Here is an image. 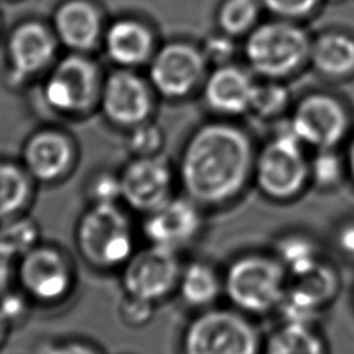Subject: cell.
I'll return each instance as SVG.
<instances>
[{
    "label": "cell",
    "instance_id": "cell-1",
    "mask_svg": "<svg viewBox=\"0 0 354 354\" xmlns=\"http://www.w3.org/2000/svg\"><path fill=\"white\" fill-rule=\"evenodd\" d=\"M257 145L231 119L196 126L184 141L176 165L181 194L203 210L234 205L253 185Z\"/></svg>",
    "mask_w": 354,
    "mask_h": 354
},
{
    "label": "cell",
    "instance_id": "cell-2",
    "mask_svg": "<svg viewBox=\"0 0 354 354\" xmlns=\"http://www.w3.org/2000/svg\"><path fill=\"white\" fill-rule=\"evenodd\" d=\"M288 281L286 270L271 250L239 253L223 270L224 297L228 304L253 318L275 314Z\"/></svg>",
    "mask_w": 354,
    "mask_h": 354
},
{
    "label": "cell",
    "instance_id": "cell-3",
    "mask_svg": "<svg viewBox=\"0 0 354 354\" xmlns=\"http://www.w3.org/2000/svg\"><path fill=\"white\" fill-rule=\"evenodd\" d=\"M253 185L274 203H290L310 188V149L288 123L257 147Z\"/></svg>",
    "mask_w": 354,
    "mask_h": 354
},
{
    "label": "cell",
    "instance_id": "cell-4",
    "mask_svg": "<svg viewBox=\"0 0 354 354\" xmlns=\"http://www.w3.org/2000/svg\"><path fill=\"white\" fill-rule=\"evenodd\" d=\"M264 336L256 318L231 307L195 311L180 337L181 354H261Z\"/></svg>",
    "mask_w": 354,
    "mask_h": 354
},
{
    "label": "cell",
    "instance_id": "cell-5",
    "mask_svg": "<svg viewBox=\"0 0 354 354\" xmlns=\"http://www.w3.org/2000/svg\"><path fill=\"white\" fill-rule=\"evenodd\" d=\"M310 47L311 37L299 22L274 17L245 36L243 55L253 75L283 80L308 62Z\"/></svg>",
    "mask_w": 354,
    "mask_h": 354
},
{
    "label": "cell",
    "instance_id": "cell-6",
    "mask_svg": "<svg viewBox=\"0 0 354 354\" xmlns=\"http://www.w3.org/2000/svg\"><path fill=\"white\" fill-rule=\"evenodd\" d=\"M76 248L84 261L97 270L122 268L133 256V224L119 203L90 205L75 231Z\"/></svg>",
    "mask_w": 354,
    "mask_h": 354
},
{
    "label": "cell",
    "instance_id": "cell-7",
    "mask_svg": "<svg viewBox=\"0 0 354 354\" xmlns=\"http://www.w3.org/2000/svg\"><path fill=\"white\" fill-rule=\"evenodd\" d=\"M286 123L310 151L340 148L351 137L353 129L346 104L324 91L306 94L295 102Z\"/></svg>",
    "mask_w": 354,
    "mask_h": 354
},
{
    "label": "cell",
    "instance_id": "cell-8",
    "mask_svg": "<svg viewBox=\"0 0 354 354\" xmlns=\"http://www.w3.org/2000/svg\"><path fill=\"white\" fill-rule=\"evenodd\" d=\"M19 289L32 301L55 304L66 299L75 286V266L61 248L39 243L17 260Z\"/></svg>",
    "mask_w": 354,
    "mask_h": 354
},
{
    "label": "cell",
    "instance_id": "cell-9",
    "mask_svg": "<svg viewBox=\"0 0 354 354\" xmlns=\"http://www.w3.org/2000/svg\"><path fill=\"white\" fill-rule=\"evenodd\" d=\"M207 66L199 46L187 40H171L151 57L149 84L160 97L180 101L202 87Z\"/></svg>",
    "mask_w": 354,
    "mask_h": 354
},
{
    "label": "cell",
    "instance_id": "cell-10",
    "mask_svg": "<svg viewBox=\"0 0 354 354\" xmlns=\"http://www.w3.org/2000/svg\"><path fill=\"white\" fill-rule=\"evenodd\" d=\"M184 261L180 252L147 243L122 267L124 295L158 304L176 295Z\"/></svg>",
    "mask_w": 354,
    "mask_h": 354
},
{
    "label": "cell",
    "instance_id": "cell-11",
    "mask_svg": "<svg viewBox=\"0 0 354 354\" xmlns=\"http://www.w3.org/2000/svg\"><path fill=\"white\" fill-rule=\"evenodd\" d=\"M122 202L142 216L176 195V167L160 153L131 158L119 173Z\"/></svg>",
    "mask_w": 354,
    "mask_h": 354
},
{
    "label": "cell",
    "instance_id": "cell-12",
    "mask_svg": "<svg viewBox=\"0 0 354 354\" xmlns=\"http://www.w3.org/2000/svg\"><path fill=\"white\" fill-rule=\"evenodd\" d=\"M205 214L198 203L184 194L171 196L158 209L142 216L141 232L147 243L180 252L199 238Z\"/></svg>",
    "mask_w": 354,
    "mask_h": 354
},
{
    "label": "cell",
    "instance_id": "cell-13",
    "mask_svg": "<svg viewBox=\"0 0 354 354\" xmlns=\"http://www.w3.org/2000/svg\"><path fill=\"white\" fill-rule=\"evenodd\" d=\"M95 65L82 53L62 58L44 83L47 105L62 113H79L90 108L97 94Z\"/></svg>",
    "mask_w": 354,
    "mask_h": 354
},
{
    "label": "cell",
    "instance_id": "cell-14",
    "mask_svg": "<svg viewBox=\"0 0 354 354\" xmlns=\"http://www.w3.org/2000/svg\"><path fill=\"white\" fill-rule=\"evenodd\" d=\"M100 104L109 122L131 129L149 120L152 95L148 84L129 69L111 73L100 91Z\"/></svg>",
    "mask_w": 354,
    "mask_h": 354
},
{
    "label": "cell",
    "instance_id": "cell-15",
    "mask_svg": "<svg viewBox=\"0 0 354 354\" xmlns=\"http://www.w3.org/2000/svg\"><path fill=\"white\" fill-rule=\"evenodd\" d=\"M256 82L249 68L234 62L216 66L201 87L203 104L217 118L234 120L249 113Z\"/></svg>",
    "mask_w": 354,
    "mask_h": 354
},
{
    "label": "cell",
    "instance_id": "cell-16",
    "mask_svg": "<svg viewBox=\"0 0 354 354\" xmlns=\"http://www.w3.org/2000/svg\"><path fill=\"white\" fill-rule=\"evenodd\" d=\"M75 145L61 130L41 129L24 144L21 165L37 183H55L75 165Z\"/></svg>",
    "mask_w": 354,
    "mask_h": 354
},
{
    "label": "cell",
    "instance_id": "cell-17",
    "mask_svg": "<svg viewBox=\"0 0 354 354\" xmlns=\"http://www.w3.org/2000/svg\"><path fill=\"white\" fill-rule=\"evenodd\" d=\"M57 37L41 24L26 21L18 25L7 43L14 76L25 79L41 71L55 54Z\"/></svg>",
    "mask_w": 354,
    "mask_h": 354
},
{
    "label": "cell",
    "instance_id": "cell-18",
    "mask_svg": "<svg viewBox=\"0 0 354 354\" xmlns=\"http://www.w3.org/2000/svg\"><path fill=\"white\" fill-rule=\"evenodd\" d=\"M54 35L73 53L91 50L102 37L98 10L86 0H66L54 12Z\"/></svg>",
    "mask_w": 354,
    "mask_h": 354
},
{
    "label": "cell",
    "instance_id": "cell-19",
    "mask_svg": "<svg viewBox=\"0 0 354 354\" xmlns=\"http://www.w3.org/2000/svg\"><path fill=\"white\" fill-rule=\"evenodd\" d=\"M102 41L108 57L124 68L149 62L155 53L152 32L134 18L113 21L105 29Z\"/></svg>",
    "mask_w": 354,
    "mask_h": 354
},
{
    "label": "cell",
    "instance_id": "cell-20",
    "mask_svg": "<svg viewBox=\"0 0 354 354\" xmlns=\"http://www.w3.org/2000/svg\"><path fill=\"white\" fill-rule=\"evenodd\" d=\"M308 62L317 73L330 80L354 76V36L330 29L311 39Z\"/></svg>",
    "mask_w": 354,
    "mask_h": 354
},
{
    "label": "cell",
    "instance_id": "cell-21",
    "mask_svg": "<svg viewBox=\"0 0 354 354\" xmlns=\"http://www.w3.org/2000/svg\"><path fill=\"white\" fill-rule=\"evenodd\" d=\"M176 295L189 308L201 311L213 307L224 296L223 271L212 261L192 259L181 268Z\"/></svg>",
    "mask_w": 354,
    "mask_h": 354
},
{
    "label": "cell",
    "instance_id": "cell-22",
    "mask_svg": "<svg viewBox=\"0 0 354 354\" xmlns=\"http://www.w3.org/2000/svg\"><path fill=\"white\" fill-rule=\"evenodd\" d=\"M261 354H330L317 324L281 322L264 336Z\"/></svg>",
    "mask_w": 354,
    "mask_h": 354
},
{
    "label": "cell",
    "instance_id": "cell-23",
    "mask_svg": "<svg viewBox=\"0 0 354 354\" xmlns=\"http://www.w3.org/2000/svg\"><path fill=\"white\" fill-rule=\"evenodd\" d=\"M271 252L283 266L289 278L310 271L325 259L319 243L301 231H289L278 235Z\"/></svg>",
    "mask_w": 354,
    "mask_h": 354
},
{
    "label": "cell",
    "instance_id": "cell-24",
    "mask_svg": "<svg viewBox=\"0 0 354 354\" xmlns=\"http://www.w3.org/2000/svg\"><path fill=\"white\" fill-rule=\"evenodd\" d=\"M33 183L21 163L0 160V221L22 214L32 199Z\"/></svg>",
    "mask_w": 354,
    "mask_h": 354
},
{
    "label": "cell",
    "instance_id": "cell-25",
    "mask_svg": "<svg viewBox=\"0 0 354 354\" xmlns=\"http://www.w3.org/2000/svg\"><path fill=\"white\" fill-rule=\"evenodd\" d=\"M292 106V93L282 80L261 79L256 82L249 115L266 122L278 120L289 115Z\"/></svg>",
    "mask_w": 354,
    "mask_h": 354
},
{
    "label": "cell",
    "instance_id": "cell-26",
    "mask_svg": "<svg viewBox=\"0 0 354 354\" xmlns=\"http://www.w3.org/2000/svg\"><path fill=\"white\" fill-rule=\"evenodd\" d=\"M260 0H223L216 12L218 30L235 39L245 37L260 22Z\"/></svg>",
    "mask_w": 354,
    "mask_h": 354
},
{
    "label": "cell",
    "instance_id": "cell-27",
    "mask_svg": "<svg viewBox=\"0 0 354 354\" xmlns=\"http://www.w3.org/2000/svg\"><path fill=\"white\" fill-rule=\"evenodd\" d=\"M344 180H347V167L340 148L310 151V187L333 191Z\"/></svg>",
    "mask_w": 354,
    "mask_h": 354
},
{
    "label": "cell",
    "instance_id": "cell-28",
    "mask_svg": "<svg viewBox=\"0 0 354 354\" xmlns=\"http://www.w3.org/2000/svg\"><path fill=\"white\" fill-rule=\"evenodd\" d=\"M40 239V227L30 216L22 213L0 221V245L17 260L39 245Z\"/></svg>",
    "mask_w": 354,
    "mask_h": 354
},
{
    "label": "cell",
    "instance_id": "cell-29",
    "mask_svg": "<svg viewBox=\"0 0 354 354\" xmlns=\"http://www.w3.org/2000/svg\"><path fill=\"white\" fill-rule=\"evenodd\" d=\"M165 141L163 129L149 119L130 129L126 145L131 158L156 156L162 153Z\"/></svg>",
    "mask_w": 354,
    "mask_h": 354
},
{
    "label": "cell",
    "instance_id": "cell-30",
    "mask_svg": "<svg viewBox=\"0 0 354 354\" xmlns=\"http://www.w3.org/2000/svg\"><path fill=\"white\" fill-rule=\"evenodd\" d=\"M86 195L90 205L119 203L122 201L119 173L100 170L91 174L86 183Z\"/></svg>",
    "mask_w": 354,
    "mask_h": 354
},
{
    "label": "cell",
    "instance_id": "cell-31",
    "mask_svg": "<svg viewBox=\"0 0 354 354\" xmlns=\"http://www.w3.org/2000/svg\"><path fill=\"white\" fill-rule=\"evenodd\" d=\"M32 311V299L21 289H8L0 295V315L10 329L26 322Z\"/></svg>",
    "mask_w": 354,
    "mask_h": 354
},
{
    "label": "cell",
    "instance_id": "cell-32",
    "mask_svg": "<svg viewBox=\"0 0 354 354\" xmlns=\"http://www.w3.org/2000/svg\"><path fill=\"white\" fill-rule=\"evenodd\" d=\"M199 47L207 65H213V68L231 64L236 54L235 37L221 30L209 35Z\"/></svg>",
    "mask_w": 354,
    "mask_h": 354
},
{
    "label": "cell",
    "instance_id": "cell-33",
    "mask_svg": "<svg viewBox=\"0 0 354 354\" xmlns=\"http://www.w3.org/2000/svg\"><path fill=\"white\" fill-rule=\"evenodd\" d=\"M263 8L275 18L301 21L310 17L324 0H260Z\"/></svg>",
    "mask_w": 354,
    "mask_h": 354
},
{
    "label": "cell",
    "instance_id": "cell-34",
    "mask_svg": "<svg viewBox=\"0 0 354 354\" xmlns=\"http://www.w3.org/2000/svg\"><path fill=\"white\" fill-rule=\"evenodd\" d=\"M155 306L151 301L124 295L119 304V317L129 328H142L151 322L155 314Z\"/></svg>",
    "mask_w": 354,
    "mask_h": 354
},
{
    "label": "cell",
    "instance_id": "cell-35",
    "mask_svg": "<svg viewBox=\"0 0 354 354\" xmlns=\"http://www.w3.org/2000/svg\"><path fill=\"white\" fill-rule=\"evenodd\" d=\"M41 354H104L98 347L90 342L79 339H68L50 343L44 347Z\"/></svg>",
    "mask_w": 354,
    "mask_h": 354
},
{
    "label": "cell",
    "instance_id": "cell-36",
    "mask_svg": "<svg viewBox=\"0 0 354 354\" xmlns=\"http://www.w3.org/2000/svg\"><path fill=\"white\" fill-rule=\"evenodd\" d=\"M333 242L337 252L347 260L354 261V220L339 224L335 231Z\"/></svg>",
    "mask_w": 354,
    "mask_h": 354
},
{
    "label": "cell",
    "instance_id": "cell-37",
    "mask_svg": "<svg viewBox=\"0 0 354 354\" xmlns=\"http://www.w3.org/2000/svg\"><path fill=\"white\" fill-rule=\"evenodd\" d=\"M17 270V259L0 245V295L10 289Z\"/></svg>",
    "mask_w": 354,
    "mask_h": 354
},
{
    "label": "cell",
    "instance_id": "cell-38",
    "mask_svg": "<svg viewBox=\"0 0 354 354\" xmlns=\"http://www.w3.org/2000/svg\"><path fill=\"white\" fill-rule=\"evenodd\" d=\"M343 153L347 167V180L354 185V134H351V137L346 142Z\"/></svg>",
    "mask_w": 354,
    "mask_h": 354
},
{
    "label": "cell",
    "instance_id": "cell-39",
    "mask_svg": "<svg viewBox=\"0 0 354 354\" xmlns=\"http://www.w3.org/2000/svg\"><path fill=\"white\" fill-rule=\"evenodd\" d=\"M8 330H10V328L7 326V324L4 322V319H3V318H1V315H0V346H1V344H3V342L6 340Z\"/></svg>",
    "mask_w": 354,
    "mask_h": 354
},
{
    "label": "cell",
    "instance_id": "cell-40",
    "mask_svg": "<svg viewBox=\"0 0 354 354\" xmlns=\"http://www.w3.org/2000/svg\"><path fill=\"white\" fill-rule=\"evenodd\" d=\"M324 1H328V3H342L344 0H324Z\"/></svg>",
    "mask_w": 354,
    "mask_h": 354
}]
</instances>
